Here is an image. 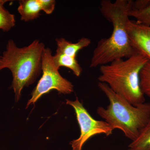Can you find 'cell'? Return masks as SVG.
<instances>
[{
    "mask_svg": "<svg viewBox=\"0 0 150 150\" xmlns=\"http://www.w3.org/2000/svg\"><path fill=\"white\" fill-rule=\"evenodd\" d=\"M0 57H1V56H0Z\"/></svg>",
    "mask_w": 150,
    "mask_h": 150,
    "instance_id": "cell-19",
    "label": "cell"
},
{
    "mask_svg": "<svg viewBox=\"0 0 150 150\" xmlns=\"http://www.w3.org/2000/svg\"><path fill=\"white\" fill-rule=\"evenodd\" d=\"M55 66L53 60L52 51L48 48H44L42 57V76L32 93V97L28 102L26 108L34 104L43 95L52 90L60 93L70 94L74 91V86L67 79L63 78Z\"/></svg>",
    "mask_w": 150,
    "mask_h": 150,
    "instance_id": "cell-5",
    "label": "cell"
},
{
    "mask_svg": "<svg viewBox=\"0 0 150 150\" xmlns=\"http://www.w3.org/2000/svg\"><path fill=\"white\" fill-rule=\"evenodd\" d=\"M131 150H150V118L138 137L129 146Z\"/></svg>",
    "mask_w": 150,
    "mask_h": 150,
    "instance_id": "cell-11",
    "label": "cell"
},
{
    "mask_svg": "<svg viewBox=\"0 0 150 150\" xmlns=\"http://www.w3.org/2000/svg\"><path fill=\"white\" fill-rule=\"evenodd\" d=\"M126 150H131V149H128Z\"/></svg>",
    "mask_w": 150,
    "mask_h": 150,
    "instance_id": "cell-18",
    "label": "cell"
},
{
    "mask_svg": "<svg viewBox=\"0 0 150 150\" xmlns=\"http://www.w3.org/2000/svg\"><path fill=\"white\" fill-rule=\"evenodd\" d=\"M128 13L129 17L136 18L138 23L150 26V4L140 10L129 11Z\"/></svg>",
    "mask_w": 150,
    "mask_h": 150,
    "instance_id": "cell-14",
    "label": "cell"
},
{
    "mask_svg": "<svg viewBox=\"0 0 150 150\" xmlns=\"http://www.w3.org/2000/svg\"><path fill=\"white\" fill-rule=\"evenodd\" d=\"M98 86L109 102L106 108H98V114L113 130L119 129L129 139H136L149 120L150 102L134 105L112 91L106 83L99 82Z\"/></svg>",
    "mask_w": 150,
    "mask_h": 150,
    "instance_id": "cell-2",
    "label": "cell"
},
{
    "mask_svg": "<svg viewBox=\"0 0 150 150\" xmlns=\"http://www.w3.org/2000/svg\"><path fill=\"white\" fill-rule=\"evenodd\" d=\"M66 103L74 110L81 130L79 138L70 142L72 150H82L86 142L96 135L104 134L109 136L112 134L113 130L110 125L105 121L93 118L78 97L73 101L66 100Z\"/></svg>",
    "mask_w": 150,
    "mask_h": 150,
    "instance_id": "cell-6",
    "label": "cell"
},
{
    "mask_svg": "<svg viewBox=\"0 0 150 150\" xmlns=\"http://www.w3.org/2000/svg\"><path fill=\"white\" fill-rule=\"evenodd\" d=\"M150 4V0H131L130 11H138L145 8Z\"/></svg>",
    "mask_w": 150,
    "mask_h": 150,
    "instance_id": "cell-16",
    "label": "cell"
},
{
    "mask_svg": "<svg viewBox=\"0 0 150 150\" xmlns=\"http://www.w3.org/2000/svg\"><path fill=\"white\" fill-rule=\"evenodd\" d=\"M9 1L8 0H0V5H4L5 4Z\"/></svg>",
    "mask_w": 150,
    "mask_h": 150,
    "instance_id": "cell-17",
    "label": "cell"
},
{
    "mask_svg": "<svg viewBox=\"0 0 150 150\" xmlns=\"http://www.w3.org/2000/svg\"><path fill=\"white\" fill-rule=\"evenodd\" d=\"M100 12L112 24L110 37L98 41L93 51L90 67L95 68L110 64L115 60L129 58L137 53L131 44L127 25L131 9V0H102Z\"/></svg>",
    "mask_w": 150,
    "mask_h": 150,
    "instance_id": "cell-1",
    "label": "cell"
},
{
    "mask_svg": "<svg viewBox=\"0 0 150 150\" xmlns=\"http://www.w3.org/2000/svg\"><path fill=\"white\" fill-rule=\"evenodd\" d=\"M127 28L134 50L150 61V26L130 20Z\"/></svg>",
    "mask_w": 150,
    "mask_h": 150,
    "instance_id": "cell-7",
    "label": "cell"
},
{
    "mask_svg": "<svg viewBox=\"0 0 150 150\" xmlns=\"http://www.w3.org/2000/svg\"><path fill=\"white\" fill-rule=\"evenodd\" d=\"M53 60L55 66L59 69L61 67H66L71 70L76 76H80L82 72V68L76 58L56 52L53 56Z\"/></svg>",
    "mask_w": 150,
    "mask_h": 150,
    "instance_id": "cell-10",
    "label": "cell"
},
{
    "mask_svg": "<svg viewBox=\"0 0 150 150\" xmlns=\"http://www.w3.org/2000/svg\"><path fill=\"white\" fill-rule=\"evenodd\" d=\"M41 11L48 15L53 12L55 9L56 2L54 0H38Z\"/></svg>",
    "mask_w": 150,
    "mask_h": 150,
    "instance_id": "cell-15",
    "label": "cell"
},
{
    "mask_svg": "<svg viewBox=\"0 0 150 150\" xmlns=\"http://www.w3.org/2000/svg\"><path fill=\"white\" fill-rule=\"evenodd\" d=\"M45 48L44 43L36 39L22 48L18 47L11 39L8 42L6 50L0 57V71L10 70L16 101L20 98L23 88L33 83L42 71V54Z\"/></svg>",
    "mask_w": 150,
    "mask_h": 150,
    "instance_id": "cell-3",
    "label": "cell"
},
{
    "mask_svg": "<svg viewBox=\"0 0 150 150\" xmlns=\"http://www.w3.org/2000/svg\"><path fill=\"white\" fill-rule=\"evenodd\" d=\"M15 24V16L5 8L4 5H0V29L8 32Z\"/></svg>",
    "mask_w": 150,
    "mask_h": 150,
    "instance_id": "cell-12",
    "label": "cell"
},
{
    "mask_svg": "<svg viewBox=\"0 0 150 150\" xmlns=\"http://www.w3.org/2000/svg\"><path fill=\"white\" fill-rule=\"evenodd\" d=\"M18 3V11L21 20L32 21L40 17L41 9L38 0H21Z\"/></svg>",
    "mask_w": 150,
    "mask_h": 150,
    "instance_id": "cell-9",
    "label": "cell"
},
{
    "mask_svg": "<svg viewBox=\"0 0 150 150\" xmlns=\"http://www.w3.org/2000/svg\"><path fill=\"white\" fill-rule=\"evenodd\" d=\"M57 48L56 52L76 58L78 52L80 50L88 47L91 41L90 38L83 37L79 39L76 43H73L64 38H56Z\"/></svg>",
    "mask_w": 150,
    "mask_h": 150,
    "instance_id": "cell-8",
    "label": "cell"
},
{
    "mask_svg": "<svg viewBox=\"0 0 150 150\" xmlns=\"http://www.w3.org/2000/svg\"><path fill=\"white\" fill-rule=\"evenodd\" d=\"M141 90L144 95L150 98V61L144 66L140 74Z\"/></svg>",
    "mask_w": 150,
    "mask_h": 150,
    "instance_id": "cell-13",
    "label": "cell"
},
{
    "mask_svg": "<svg viewBox=\"0 0 150 150\" xmlns=\"http://www.w3.org/2000/svg\"><path fill=\"white\" fill-rule=\"evenodd\" d=\"M148 61L138 53L126 59L115 60L100 67L98 80L133 105L142 104L145 98L140 86V74Z\"/></svg>",
    "mask_w": 150,
    "mask_h": 150,
    "instance_id": "cell-4",
    "label": "cell"
}]
</instances>
